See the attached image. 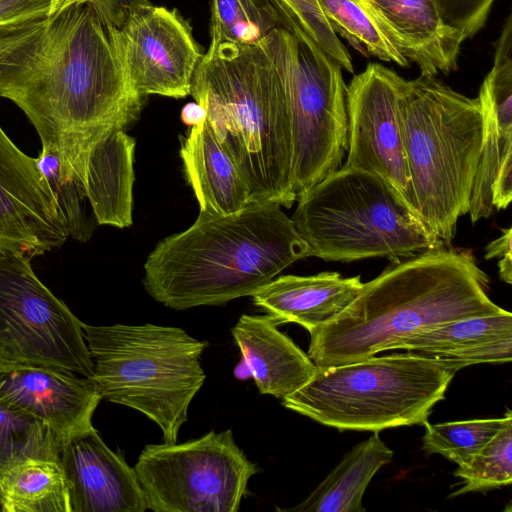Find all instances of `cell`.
<instances>
[{"label": "cell", "mask_w": 512, "mask_h": 512, "mask_svg": "<svg viewBox=\"0 0 512 512\" xmlns=\"http://www.w3.org/2000/svg\"><path fill=\"white\" fill-rule=\"evenodd\" d=\"M0 96L11 100L76 178L90 147L130 127L144 97L130 86L92 2L0 25Z\"/></svg>", "instance_id": "cell-1"}, {"label": "cell", "mask_w": 512, "mask_h": 512, "mask_svg": "<svg viewBox=\"0 0 512 512\" xmlns=\"http://www.w3.org/2000/svg\"><path fill=\"white\" fill-rule=\"evenodd\" d=\"M289 32L274 31L257 45L210 42L190 92L253 200L286 208L296 201L285 81Z\"/></svg>", "instance_id": "cell-2"}, {"label": "cell", "mask_w": 512, "mask_h": 512, "mask_svg": "<svg viewBox=\"0 0 512 512\" xmlns=\"http://www.w3.org/2000/svg\"><path fill=\"white\" fill-rule=\"evenodd\" d=\"M313 256L294 222L271 202L229 215L200 211L188 229L163 239L144 264L143 285L174 310L252 296L294 262Z\"/></svg>", "instance_id": "cell-3"}, {"label": "cell", "mask_w": 512, "mask_h": 512, "mask_svg": "<svg viewBox=\"0 0 512 512\" xmlns=\"http://www.w3.org/2000/svg\"><path fill=\"white\" fill-rule=\"evenodd\" d=\"M487 275L470 251L445 246L389 266L364 283L333 321L310 332L317 367L338 366L392 350L400 340L452 320L502 308L486 293Z\"/></svg>", "instance_id": "cell-4"}, {"label": "cell", "mask_w": 512, "mask_h": 512, "mask_svg": "<svg viewBox=\"0 0 512 512\" xmlns=\"http://www.w3.org/2000/svg\"><path fill=\"white\" fill-rule=\"evenodd\" d=\"M400 116L413 205L428 228L450 243L470 195L483 141L479 98L435 76L405 80Z\"/></svg>", "instance_id": "cell-5"}, {"label": "cell", "mask_w": 512, "mask_h": 512, "mask_svg": "<svg viewBox=\"0 0 512 512\" xmlns=\"http://www.w3.org/2000/svg\"><path fill=\"white\" fill-rule=\"evenodd\" d=\"M291 218L313 256L400 263L444 246L401 194L381 177L342 165L301 194Z\"/></svg>", "instance_id": "cell-6"}, {"label": "cell", "mask_w": 512, "mask_h": 512, "mask_svg": "<svg viewBox=\"0 0 512 512\" xmlns=\"http://www.w3.org/2000/svg\"><path fill=\"white\" fill-rule=\"evenodd\" d=\"M464 364L412 352L317 367L282 405L338 430L423 425Z\"/></svg>", "instance_id": "cell-7"}, {"label": "cell", "mask_w": 512, "mask_h": 512, "mask_svg": "<svg viewBox=\"0 0 512 512\" xmlns=\"http://www.w3.org/2000/svg\"><path fill=\"white\" fill-rule=\"evenodd\" d=\"M82 329L101 399L141 412L159 426L164 443H176L206 379L200 356L207 342L154 324L82 323Z\"/></svg>", "instance_id": "cell-8"}, {"label": "cell", "mask_w": 512, "mask_h": 512, "mask_svg": "<svg viewBox=\"0 0 512 512\" xmlns=\"http://www.w3.org/2000/svg\"><path fill=\"white\" fill-rule=\"evenodd\" d=\"M285 81L297 198L337 171L348 149L342 68L309 37L289 32Z\"/></svg>", "instance_id": "cell-9"}, {"label": "cell", "mask_w": 512, "mask_h": 512, "mask_svg": "<svg viewBox=\"0 0 512 512\" xmlns=\"http://www.w3.org/2000/svg\"><path fill=\"white\" fill-rule=\"evenodd\" d=\"M134 469L154 512H236L259 471L230 429L181 444L146 445Z\"/></svg>", "instance_id": "cell-10"}, {"label": "cell", "mask_w": 512, "mask_h": 512, "mask_svg": "<svg viewBox=\"0 0 512 512\" xmlns=\"http://www.w3.org/2000/svg\"><path fill=\"white\" fill-rule=\"evenodd\" d=\"M0 365L93 374L82 322L39 280L31 258L1 246Z\"/></svg>", "instance_id": "cell-11"}, {"label": "cell", "mask_w": 512, "mask_h": 512, "mask_svg": "<svg viewBox=\"0 0 512 512\" xmlns=\"http://www.w3.org/2000/svg\"><path fill=\"white\" fill-rule=\"evenodd\" d=\"M94 4L108 23L125 76L139 96L190 95L203 53L190 24L177 9L155 6L148 0Z\"/></svg>", "instance_id": "cell-12"}, {"label": "cell", "mask_w": 512, "mask_h": 512, "mask_svg": "<svg viewBox=\"0 0 512 512\" xmlns=\"http://www.w3.org/2000/svg\"><path fill=\"white\" fill-rule=\"evenodd\" d=\"M403 82L393 70L371 63L346 86L344 166L381 177L414 208L400 116Z\"/></svg>", "instance_id": "cell-13"}, {"label": "cell", "mask_w": 512, "mask_h": 512, "mask_svg": "<svg viewBox=\"0 0 512 512\" xmlns=\"http://www.w3.org/2000/svg\"><path fill=\"white\" fill-rule=\"evenodd\" d=\"M68 237L62 210L35 158L0 127V246L32 259L61 247Z\"/></svg>", "instance_id": "cell-14"}, {"label": "cell", "mask_w": 512, "mask_h": 512, "mask_svg": "<svg viewBox=\"0 0 512 512\" xmlns=\"http://www.w3.org/2000/svg\"><path fill=\"white\" fill-rule=\"evenodd\" d=\"M101 400L91 378L49 367L0 365V403L38 419L62 444L93 427Z\"/></svg>", "instance_id": "cell-15"}, {"label": "cell", "mask_w": 512, "mask_h": 512, "mask_svg": "<svg viewBox=\"0 0 512 512\" xmlns=\"http://www.w3.org/2000/svg\"><path fill=\"white\" fill-rule=\"evenodd\" d=\"M60 465L71 512H144V493L135 469L91 429L62 444Z\"/></svg>", "instance_id": "cell-16"}, {"label": "cell", "mask_w": 512, "mask_h": 512, "mask_svg": "<svg viewBox=\"0 0 512 512\" xmlns=\"http://www.w3.org/2000/svg\"><path fill=\"white\" fill-rule=\"evenodd\" d=\"M400 53L421 74L448 75L458 67L464 35L447 25L437 0H358Z\"/></svg>", "instance_id": "cell-17"}, {"label": "cell", "mask_w": 512, "mask_h": 512, "mask_svg": "<svg viewBox=\"0 0 512 512\" xmlns=\"http://www.w3.org/2000/svg\"><path fill=\"white\" fill-rule=\"evenodd\" d=\"M363 284L359 275L343 278L338 272L285 275L274 278L252 298L277 324L296 323L310 333L338 317Z\"/></svg>", "instance_id": "cell-18"}, {"label": "cell", "mask_w": 512, "mask_h": 512, "mask_svg": "<svg viewBox=\"0 0 512 512\" xmlns=\"http://www.w3.org/2000/svg\"><path fill=\"white\" fill-rule=\"evenodd\" d=\"M231 333L260 394L283 399L307 383L317 369L268 314L241 315Z\"/></svg>", "instance_id": "cell-19"}, {"label": "cell", "mask_w": 512, "mask_h": 512, "mask_svg": "<svg viewBox=\"0 0 512 512\" xmlns=\"http://www.w3.org/2000/svg\"><path fill=\"white\" fill-rule=\"evenodd\" d=\"M395 349L459 362L465 367L477 363L510 362L512 314L501 309L438 324L400 340L392 350Z\"/></svg>", "instance_id": "cell-20"}, {"label": "cell", "mask_w": 512, "mask_h": 512, "mask_svg": "<svg viewBox=\"0 0 512 512\" xmlns=\"http://www.w3.org/2000/svg\"><path fill=\"white\" fill-rule=\"evenodd\" d=\"M135 140L115 129L85 154L78 174L85 197L100 225L132 224Z\"/></svg>", "instance_id": "cell-21"}, {"label": "cell", "mask_w": 512, "mask_h": 512, "mask_svg": "<svg viewBox=\"0 0 512 512\" xmlns=\"http://www.w3.org/2000/svg\"><path fill=\"white\" fill-rule=\"evenodd\" d=\"M180 154L200 211L229 215L254 201L248 185L206 120L191 127L182 141Z\"/></svg>", "instance_id": "cell-22"}, {"label": "cell", "mask_w": 512, "mask_h": 512, "mask_svg": "<svg viewBox=\"0 0 512 512\" xmlns=\"http://www.w3.org/2000/svg\"><path fill=\"white\" fill-rule=\"evenodd\" d=\"M394 452L378 432L354 446L325 479L293 508L296 512H363L362 498L371 479L391 462Z\"/></svg>", "instance_id": "cell-23"}, {"label": "cell", "mask_w": 512, "mask_h": 512, "mask_svg": "<svg viewBox=\"0 0 512 512\" xmlns=\"http://www.w3.org/2000/svg\"><path fill=\"white\" fill-rule=\"evenodd\" d=\"M3 512H71L59 461L28 458L0 480Z\"/></svg>", "instance_id": "cell-24"}, {"label": "cell", "mask_w": 512, "mask_h": 512, "mask_svg": "<svg viewBox=\"0 0 512 512\" xmlns=\"http://www.w3.org/2000/svg\"><path fill=\"white\" fill-rule=\"evenodd\" d=\"M478 98L483 114V141L469 202L472 223L492 214L493 182L502 163L512 157V105L492 100L484 83Z\"/></svg>", "instance_id": "cell-25"}, {"label": "cell", "mask_w": 512, "mask_h": 512, "mask_svg": "<svg viewBox=\"0 0 512 512\" xmlns=\"http://www.w3.org/2000/svg\"><path fill=\"white\" fill-rule=\"evenodd\" d=\"M291 27L273 0H212L210 42L257 45Z\"/></svg>", "instance_id": "cell-26"}, {"label": "cell", "mask_w": 512, "mask_h": 512, "mask_svg": "<svg viewBox=\"0 0 512 512\" xmlns=\"http://www.w3.org/2000/svg\"><path fill=\"white\" fill-rule=\"evenodd\" d=\"M62 442L38 419L0 403V480L28 458L60 462Z\"/></svg>", "instance_id": "cell-27"}, {"label": "cell", "mask_w": 512, "mask_h": 512, "mask_svg": "<svg viewBox=\"0 0 512 512\" xmlns=\"http://www.w3.org/2000/svg\"><path fill=\"white\" fill-rule=\"evenodd\" d=\"M319 3L335 33L365 57L369 53L380 60L409 67V60L385 36L358 0H319Z\"/></svg>", "instance_id": "cell-28"}, {"label": "cell", "mask_w": 512, "mask_h": 512, "mask_svg": "<svg viewBox=\"0 0 512 512\" xmlns=\"http://www.w3.org/2000/svg\"><path fill=\"white\" fill-rule=\"evenodd\" d=\"M512 418L507 409L504 417L472 419L438 424L423 423L422 449L427 455L440 454L458 466L470 461Z\"/></svg>", "instance_id": "cell-29"}, {"label": "cell", "mask_w": 512, "mask_h": 512, "mask_svg": "<svg viewBox=\"0 0 512 512\" xmlns=\"http://www.w3.org/2000/svg\"><path fill=\"white\" fill-rule=\"evenodd\" d=\"M454 475L462 479L463 485L450 497L509 485L512 481V418L470 461L458 466Z\"/></svg>", "instance_id": "cell-30"}, {"label": "cell", "mask_w": 512, "mask_h": 512, "mask_svg": "<svg viewBox=\"0 0 512 512\" xmlns=\"http://www.w3.org/2000/svg\"><path fill=\"white\" fill-rule=\"evenodd\" d=\"M35 160L62 210L69 237L87 241L93 226L85 214L83 201L86 197L81 184L68 173L54 151L42 147Z\"/></svg>", "instance_id": "cell-31"}, {"label": "cell", "mask_w": 512, "mask_h": 512, "mask_svg": "<svg viewBox=\"0 0 512 512\" xmlns=\"http://www.w3.org/2000/svg\"><path fill=\"white\" fill-rule=\"evenodd\" d=\"M292 32L309 37L328 57L353 73L351 56L326 18L319 0H273Z\"/></svg>", "instance_id": "cell-32"}, {"label": "cell", "mask_w": 512, "mask_h": 512, "mask_svg": "<svg viewBox=\"0 0 512 512\" xmlns=\"http://www.w3.org/2000/svg\"><path fill=\"white\" fill-rule=\"evenodd\" d=\"M444 22L459 30L465 39L485 24L493 0H437Z\"/></svg>", "instance_id": "cell-33"}, {"label": "cell", "mask_w": 512, "mask_h": 512, "mask_svg": "<svg viewBox=\"0 0 512 512\" xmlns=\"http://www.w3.org/2000/svg\"><path fill=\"white\" fill-rule=\"evenodd\" d=\"M50 0H0V25L48 14Z\"/></svg>", "instance_id": "cell-34"}, {"label": "cell", "mask_w": 512, "mask_h": 512, "mask_svg": "<svg viewBox=\"0 0 512 512\" xmlns=\"http://www.w3.org/2000/svg\"><path fill=\"white\" fill-rule=\"evenodd\" d=\"M512 229H502V234L490 242L486 247L484 258H501L498 262L499 275L502 281L512 283V255H511Z\"/></svg>", "instance_id": "cell-35"}, {"label": "cell", "mask_w": 512, "mask_h": 512, "mask_svg": "<svg viewBox=\"0 0 512 512\" xmlns=\"http://www.w3.org/2000/svg\"><path fill=\"white\" fill-rule=\"evenodd\" d=\"M512 199V157L500 166L492 185V205L497 210L506 209Z\"/></svg>", "instance_id": "cell-36"}, {"label": "cell", "mask_w": 512, "mask_h": 512, "mask_svg": "<svg viewBox=\"0 0 512 512\" xmlns=\"http://www.w3.org/2000/svg\"><path fill=\"white\" fill-rule=\"evenodd\" d=\"M181 118L186 125H190L192 127L204 122L206 119V113L197 102H191L183 107Z\"/></svg>", "instance_id": "cell-37"}, {"label": "cell", "mask_w": 512, "mask_h": 512, "mask_svg": "<svg viewBox=\"0 0 512 512\" xmlns=\"http://www.w3.org/2000/svg\"><path fill=\"white\" fill-rule=\"evenodd\" d=\"M102 0H50V7L48 11V15L53 14L69 5L79 3V2H99Z\"/></svg>", "instance_id": "cell-38"}, {"label": "cell", "mask_w": 512, "mask_h": 512, "mask_svg": "<svg viewBox=\"0 0 512 512\" xmlns=\"http://www.w3.org/2000/svg\"><path fill=\"white\" fill-rule=\"evenodd\" d=\"M0 512H3L1 491H0Z\"/></svg>", "instance_id": "cell-39"}, {"label": "cell", "mask_w": 512, "mask_h": 512, "mask_svg": "<svg viewBox=\"0 0 512 512\" xmlns=\"http://www.w3.org/2000/svg\"><path fill=\"white\" fill-rule=\"evenodd\" d=\"M494 1V0H493Z\"/></svg>", "instance_id": "cell-40"}]
</instances>
